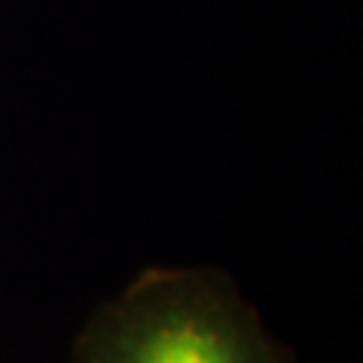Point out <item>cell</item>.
I'll return each instance as SVG.
<instances>
[{
	"mask_svg": "<svg viewBox=\"0 0 363 363\" xmlns=\"http://www.w3.org/2000/svg\"><path fill=\"white\" fill-rule=\"evenodd\" d=\"M70 363H294L229 274L151 267L91 312Z\"/></svg>",
	"mask_w": 363,
	"mask_h": 363,
	"instance_id": "1",
	"label": "cell"
}]
</instances>
